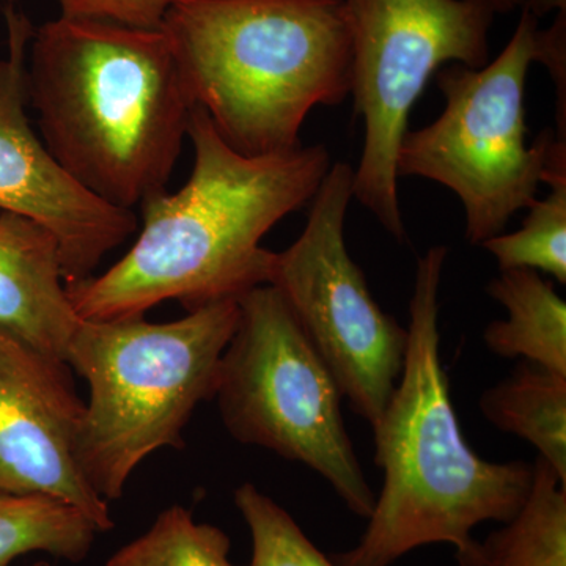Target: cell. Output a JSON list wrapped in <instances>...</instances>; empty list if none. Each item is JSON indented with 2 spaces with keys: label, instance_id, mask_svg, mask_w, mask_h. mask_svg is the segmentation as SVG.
<instances>
[{
  "label": "cell",
  "instance_id": "cell-1",
  "mask_svg": "<svg viewBox=\"0 0 566 566\" xmlns=\"http://www.w3.org/2000/svg\"><path fill=\"white\" fill-rule=\"evenodd\" d=\"M188 139L193 167L186 185L140 205L139 238L106 273L66 285L84 322L144 316L164 301L191 312L270 285L275 252L263 248L264 234L311 203L333 166L323 145L241 155L200 106Z\"/></svg>",
  "mask_w": 566,
  "mask_h": 566
},
{
  "label": "cell",
  "instance_id": "cell-2",
  "mask_svg": "<svg viewBox=\"0 0 566 566\" xmlns=\"http://www.w3.org/2000/svg\"><path fill=\"white\" fill-rule=\"evenodd\" d=\"M25 82L44 147L85 191L128 211L166 191L196 104L163 29L48 21Z\"/></svg>",
  "mask_w": 566,
  "mask_h": 566
},
{
  "label": "cell",
  "instance_id": "cell-3",
  "mask_svg": "<svg viewBox=\"0 0 566 566\" xmlns=\"http://www.w3.org/2000/svg\"><path fill=\"white\" fill-rule=\"evenodd\" d=\"M449 249L417 262L403 370L374 428L382 488L363 538L334 556L337 566H390L417 547L452 545L458 564L475 549L479 524L520 512L534 465L491 463L465 442L441 360L439 289Z\"/></svg>",
  "mask_w": 566,
  "mask_h": 566
},
{
  "label": "cell",
  "instance_id": "cell-4",
  "mask_svg": "<svg viewBox=\"0 0 566 566\" xmlns=\"http://www.w3.org/2000/svg\"><path fill=\"white\" fill-rule=\"evenodd\" d=\"M161 29L193 104L241 155L301 147L311 111L352 93L344 0H180Z\"/></svg>",
  "mask_w": 566,
  "mask_h": 566
},
{
  "label": "cell",
  "instance_id": "cell-5",
  "mask_svg": "<svg viewBox=\"0 0 566 566\" xmlns=\"http://www.w3.org/2000/svg\"><path fill=\"white\" fill-rule=\"evenodd\" d=\"M238 316V301H223L170 323L82 319L65 356L88 385L76 460L104 501L120 499L153 453L185 446L197 406L214 398Z\"/></svg>",
  "mask_w": 566,
  "mask_h": 566
},
{
  "label": "cell",
  "instance_id": "cell-6",
  "mask_svg": "<svg viewBox=\"0 0 566 566\" xmlns=\"http://www.w3.org/2000/svg\"><path fill=\"white\" fill-rule=\"evenodd\" d=\"M521 9L512 40L494 62L439 71L444 111L406 133L397 155L398 178H427L457 193L471 244L504 233L510 219L535 202L554 153L566 142L545 129L528 147L524 107L528 69L538 62L556 82L557 111H566V10L542 31L538 18Z\"/></svg>",
  "mask_w": 566,
  "mask_h": 566
},
{
  "label": "cell",
  "instance_id": "cell-7",
  "mask_svg": "<svg viewBox=\"0 0 566 566\" xmlns=\"http://www.w3.org/2000/svg\"><path fill=\"white\" fill-rule=\"evenodd\" d=\"M238 307L212 398L227 431L314 469L367 520L376 495L346 431L334 375L273 285L245 293Z\"/></svg>",
  "mask_w": 566,
  "mask_h": 566
},
{
  "label": "cell",
  "instance_id": "cell-8",
  "mask_svg": "<svg viewBox=\"0 0 566 566\" xmlns=\"http://www.w3.org/2000/svg\"><path fill=\"white\" fill-rule=\"evenodd\" d=\"M352 31V93L365 142L353 178L359 200L395 240L406 237L397 155L412 107L446 63L490 61L493 0H344Z\"/></svg>",
  "mask_w": 566,
  "mask_h": 566
},
{
  "label": "cell",
  "instance_id": "cell-9",
  "mask_svg": "<svg viewBox=\"0 0 566 566\" xmlns=\"http://www.w3.org/2000/svg\"><path fill=\"white\" fill-rule=\"evenodd\" d=\"M354 170L335 163L312 199L303 233L275 252L282 294L353 411L375 424L403 370L408 329L386 314L345 241Z\"/></svg>",
  "mask_w": 566,
  "mask_h": 566
},
{
  "label": "cell",
  "instance_id": "cell-10",
  "mask_svg": "<svg viewBox=\"0 0 566 566\" xmlns=\"http://www.w3.org/2000/svg\"><path fill=\"white\" fill-rule=\"evenodd\" d=\"M9 54L0 61V211L46 227L61 251L66 285L91 277L107 253L136 232L133 211L103 202L59 166L29 122L25 65L33 28L7 10Z\"/></svg>",
  "mask_w": 566,
  "mask_h": 566
},
{
  "label": "cell",
  "instance_id": "cell-11",
  "mask_svg": "<svg viewBox=\"0 0 566 566\" xmlns=\"http://www.w3.org/2000/svg\"><path fill=\"white\" fill-rule=\"evenodd\" d=\"M70 370L65 360L0 331V493L57 499L109 532V505L76 460L85 403Z\"/></svg>",
  "mask_w": 566,
  "mask_h": 566
},
{
  "label": "cell",
  "instance_id": "cell-12",
  "mask_svg": "<svg viewBox=\"0 0 566 566\" xmlns=\"http://www.w3.org/2000/svg\"><path fill=\"white\" fill-rule=\"evenodd\" d=\"M81 322L54 234L31 218L0 211V331L65 360Z\"/></svg>",
  "mask_w": 566,
  "mask_h": 566
},
{
  "label": "cell",
  "instance_id": "cell-13",
  "mask_svg": "<svg viewBox=\"0 0 566 566\" xmlns=\"http://www.w3.org/2000/svg\"><path fill=\"white\" fill-rule=\"evenodd\" d=\"M486 293L506 311L505 319L488 324L486 348L566 375V303L554 283L536 271L504 270Z\"/></svg>",
  "mask_w": 566,
  "mask_h": 566
},
{
  "label": "cell",
  "instance_id": "cell-14",
  "mask_svg": "<svg viewBox=\"0 0 566 566\" xmlns=\"http://www.w3.org/2000/svg\"><path fill=\"white\" fill-rule=\"evenodd\" d=\"M479 406L488 422L534 446L566 482V375L521 360Z\"/></svg>",
  "mask_w": 566,
  "mask_h": 566
},
{
  "label": "cell",
  "instance_id": "cell-15",
  "mask_svg": "<svg viewBox=\"0 0 566 566\" xmlns=\"http://www.w3.org/2000/svg\"><path fill=\"white\" fill-rule=\"evenodd\" d=\"M460 566H566V482L543 458L520 512Z\"/></svg>",
  "mask_w": 566,
  "mask_h": 566
},
{
  "label": "cell",
  "instance_id": "cell-16",
  "mask_svg": "<svg viewBox=\"0 0 566 566\" xmlns=\"http://www.w3.org/2000/svg\"><path fill=\"white\" fill-rule=\"evenodd\" d=\"M96 534L80 510L57 499L0 493V566L31 553L80 564L91 554Z\"/></svg>",
  "mask_w": 566,
  "mask_h": 566
},
{
  "label": "cell",
  "instance_id": "cell-17",
  "mask_svg": "<svg viewBox=\"0 0 566 566\" xmlns=\"http://www.w3.org/2000/svg\"><path fill=\"white\" fill-rule=\"evenodd\" d=\"M551 191L535 200L517 232L501 233L483 243L499 270H531L566 283V155L557 156L545 175Z\"/></svg>",
  "mask_w": 566,
  "mask_h": 566
},
{
  "label": "cell",
  "instance_id": "cell-18",
  "mask_svg": "<svg viewBox=\"0 0 566 566\" xmlns=\"http://www.w3.org/2000/svg\"><path fill=\"white\" fill-rule=\"evenodd\" d=\"M229 536L211 524L196 523L191 512L172 505L151 527L120 547L106 566H240L230 560Z\"/></svg>",
  "mask_w": 566,
  "mask_h": 566
},
{
  "label": "cell",
  "instance_id": "cell-19",
  "mask_svg": "<svg viewBox=\"0 0 566 566\" xmlns=\"http://www.w3.org/2000/svg\"><path fill=\"white\" fill-rule=\"evenodd\" d=\"M252 536V558L248 566H337L304 534L293 516L252 483L234 491Z\"/></svg>",
  "mask_w": 566,
  "mask_h": 566
},
{
  "label": "cell",
  "instance_id": "cell-20",
  "mask_svg": "<svg viewBox=\"0 0 566 566\" xmlns=\"http://www.w3.org/2000/svg\"><path fill=\"white\" fill-rule=\"evenodd\" d=\"M177 2L180 0H59L61 17L136 29H161L167 11Z\"/></svg>",
  "mask_w": 566,
  "mask_h": 566
},
{
  "label": "cell",
  "instance_id": "cell-21",
  "mask_svg": "<svg viewBox=\"0 0 566 566\" xmlns=\"http://www.w3.org/2000/svg\"><path fill=\"white\" fill-rule=\"evenodd\" d=\"M524 6L539 20L551 11L566 10V0H526Z\"/></svg>",
  "mask_w": 566,
  "mask_h": 566
},
{
  "label": "cell",
  "instance_id": "cell-22",
  "mask_svg": "<svg viewBox=\"0 0 566 566\" xmlns=\"http://www.w3.org/2000/svg\"><path fill=\"white\" fill-rule=\"evenodd\" d=\"M493 3L499 13H509V11L521 9L526 0H493Z\"/></svg>",
  "mask_w": 566,
  "mask_h": 566
},
{
  "label": "cell",
  "instance_id": "cell-23",
  "mask_svg": "<svg viewBox=\"0 0 566 566\" xmlns=\"http://www.w3.org/2000/svg\"><path fill=\"white\" fill-rule=\"evenodd\" d=\"M32 566H50L46 564V562H36V564H33Z\"/></svg>",
  "mask_w": 566,
  "mask_h": 566
}]
</instances>
